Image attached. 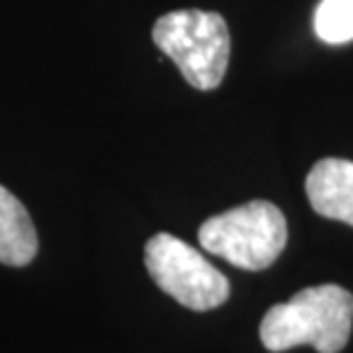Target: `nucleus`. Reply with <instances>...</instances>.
<instances>
[{"label":"nucleus","mask_w":353,"mask_h":353,"mask_svg":"<svg viewBox=\"0 0 353 353\" xmlns=\"http://www.w3.org/2000/svg\"><path fill=\"white\" fill-rule=\"evenodd\" d=\"M305 190L316 214L353 228V161L321 159L310 170Z\"/></svg>","instance_id":"obj_5"},{"label":"nucleus","mask_w":353,"mask_h":353,"mask_svg":"<svg viewBox=\"0 0 353 353\" xmlns=\"http://www.w3.org/2000/svg\"><path fill=\"white\" fill-rule=\"evenodd\" d=\"M152 37L195 90L209 92L223 83L230 62V30L221 14L168 12L154 23Z\"/></svg>","instance_id":"obj_2"},{"label":"nucleus","mask_w":353,"mask_h":353,"mask_svg":"<svg viewBox=\"0 0 353 353\" xmlns=\"http://www.w3.org/2000/svg\"><path fill=\"white\" fill-rule=\"evenodd\" d=\"M145 266L168 296L193 312L221 307L230 296L228 278L200 250L168 232L147 241Z\"/></svg>","instance_id":"obj_4"},{"label":"nucleus","mask_w":353,"mask_h":353,"mask_svg":"<svg viewBox=\"0 0 353 353\" xmlns=\"http://www.w3.org/2000/svg\"><path fill=\"white\" fill-rule=\"evenodd\" d=\"M353 328V296L340 285L307 287L264 314L259 337L273 353L310 344L319 353H340Z\"/></svg>","instance_id":"obj_1"},{"label":"nucleus","mask_w":353,"mask_h":353,"mask_svg":"<svg viewBox=\"0 0 353 353\" xmlns=\"http://www.w3.org/2000/svg\"><path fill=\"white\" fill-rule=\"evenodd\" d=\"M200 245L243 271H264L287 245V221L275 204L252 200L202 223Z\"/></svg>","instance_id":"obj_3"},{"label":"nucleus","mask_w":353,"mask_h":353,"mask_svg":"<svg viewBox=\"0 0 353 353\" xmlns=\"http://www.w3.org/2000/svg\"><path fill=\"white\" fill-rule=\"evenodd\" d=\"M37 232L28 209L17 195L0 186V262L26 266L37 255Z\"/></svg>","instance_id":"obj_6"},{"label":"nucleus","mask_w":353,"mask_h":353,"mask_svg":"<svg viewBox=\"0 0 353 353\" xmlns=\"http://www.w3.org/2000/svg\"><path fill=\"white\" fill-rule=\"evenodd\" d=\"M314 32L328 44L353 39V0H321L314 12Z\"/></svg>","instance_id":"obj_7"}]
</instances>
